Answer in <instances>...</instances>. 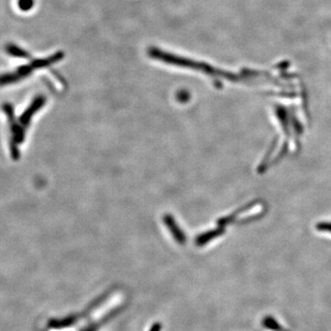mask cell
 Listing matches in <instances>:
<instances>
[{
  "label": "cell",
  "instance_id": "obj_1",
  "mask_svg": "<svg viewBox=\"0 0 331 331\" xmlns=\"http://www.w3.org/2000/svg\"><path fill=\"white\" fill-rule=\"evenodd\" d=\"M6 52L12 56L19 57V58H28L29 56V53L22 48L17 46L16 44H13V43H9L6 45Z\"/></svg>",
  "mask_w": 331,
  "mask_h": 331
},
{
  "label": "cell",
  "instance_id": "obj_2",
  "mask_svg": "<svg viewBox=\"0 0 331 331\" xmlns=\"http://www.w3.org/2000/svg\"><path fill=\"white\" fill-rule=\"evenodd\" d=\"M33 5H34L33 0H18L17 1V6L22 11H28L29 9H31Z\"/></svg>",
  "mask_w": 331,
  "mask_h": 331
}]
</instances>
